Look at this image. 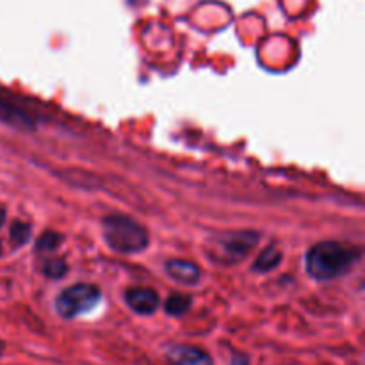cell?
<instances>
[{"label": "cell", "instance_id": "cell-10", "mask_svg": "<svg viewBox=\"0 0 365 365\" xmlns=\"http://www.w3.org/2000/svg\"><path fill=\"white\" fill-rule=\"evenodd\" d=\"M64 237L57 232L48 230L45 234L39 235V239L36 241V252L38 253H53L61 245H63Z\"/></svg>", "mask_w": 365, "mask_h": 365}, {"label": "cell", "instance_id": "cell-5", "mask_svg": "<svg viewBox=\"0 0 365 365\" xmlns=\"http://www.w3.org/2000/svg\"><path fill=\"white\" fill-rule=\"evenodd\" d=\"M125 302L127 305L134 310L135 314H141V316H150V314L155 312L159 309V296L155 291L146 287H134L128 289L125 292Z\"/></svg>", "mask_w": 365, "mask_h": 365}, {"label": "cell", "instance_id": "cell-3", "mask_svg": "<svg viewBox=\"0 0 365 365\" xmlns=\"http://www.w3.org/2000/svg\"><path fill=\"white\" fill-rule=\"evenodd\" d=\"M259 237L260 235L252 230L225 232L217 239H212V246L207 257H210L216 264L234 266L250 255V252L259 245Z\"/></svg>", "mask_w": 365, "mask_h": 365}, {"label": "cell", "instance_id": "cell-14", "mask_svg": "<svg viewBox=\"0 0 365 365\" xmlns=\"http://www.w3.org/2000/svg\"><path fill=\"white\" fill-rule=\"evenodd\" d=\"M4 221H6V209H4V207H0V227L4 225Z\"/></svg>", "mask_w": 365, "mask_h": 365}, {"label": "cell", "instance_id": "cell-4", "mask_svg": "<svg viewBox=\"0 0 365 365\" xmlns=\"http://www.w3.org/2000/svg\"><path fill=\"white\" fill-rule=\"evenodd\" d=\"M102 299V291L93 284H77L64 289L56 299V310L64 319L88 314L95 309Z\"/></svg>", "mask_w": 365, "mask_h": 365}, {"label": "cell", "instance_id": "cell-1", "mask_svg": "<svg viewBox=\"0 0 365 365\" xmlns=\"http://www.w3.org/2000/svg\"><path fill=\"white\" fill-rule=\"evenodd\" d=\"M362 257L359 246H348L337 241H323L307 252V273L317 282H330L348 273Z\"/></svg>", "mask_w": 365, "mask_h": 365}, {"label": "cell", "instance_id": "cell-2", "mask_svg": "<svg viewBox=\"0 0 365 365\" xmlns=\"http://www.w3.org/2000/svg\"><path fill=\"white\" fill-rule=\"evenodd\" d=\"M103 239L107 246L116 253L134 255L148 248V230L141 223L123 214H110L102 221Z\"/></svg>", "mask_w": 365, "mask_h": 365}, {"label": "cell", "instance_id": "cell-11", "mask_svg": "<svg viewBox=\"0 0 365 365\" xmlns=\"http://www.w3.org/2000/svg\"><path fill=\"white\" fill-rule=\"evenodd\" d=\"M192 299L191 296L187 294H173L168 298L166 302V312L170 314V316H182V314H185L189 310V307H191Z\"/></svg>", "mask_w": 365, "mask_h": 365}, {"label": "cell", "instance_id": "cell-9", "mask_svg": "<svg viewBox=\"0 0 365 365\" xmlns=\"http://www.w3.org/2000/svg\"><path fill=\"white\" fill-rule=\"evenodd\" d=\"M280 262H282V253L278 252L277 248H273V246H269V248L264 250V252L259 255V259L255 260L253 269L259 271V273H266V271L274 269Z\"/></svg>", "mask_w": 365, "mask_h": 365}, {"label": "cell", "instance_id": "cell-15", "mask_svg": "<svg viewBox=\"0 0 365 365\" xmlns=\"http://www.w3.org/2000/svg\"><path fill=\"white\" fill-rule=\"evenodd\" d=\"M4 348H6V346H4V342L0 341V356H2V353H4Z\"/></svg>", "mask_w": 365, "mask_h": 365}, {"label": "cell", "instance_id": "cell-8", "mask_svg": "<svg viewBox=\"0 0 365 365\" xmlns=\"http://www.w3.org/2000/svg\"><path fill=\"white\" fill-rule=\"evenodd\" d=\"M166 273L170 274L173 280L180 282L185 285H196L202 278V269L196 266L195 262L182 259H173L166 264Z\"/></svg>", "mask_w": 365, "mask_h": 365}, {"label": "cell", "instance_id": "cell-12", "mask_svg": "<svg viewBox=\"0 0 365 365\" xmlns=\"http://www.w3.org/2000/svg\"><path fill=\"white\" fill-rule=\"evenodd\" d=\"M11 239H13V242H16V245H25V242L31 239V234H32V228L29 223H21V221H14L13 225H11Z\"/></svg>", "mask_w": 365, "mask_h": 365}, {"label": "cell", "instance_id": "cell-13", "mask_svg": "<svg viewBox=\"0 0 365 365\" xmlns=\"http://www.w3.org/2000/svg\"><path fill=\"white\" fill-rule=\"evenodd\" d=\"M68 271L66 262L63 259H50L45 262V267H43V273L48 278H61Z\"/></svg>", "mask_w": 365, "mask_h": 365}, {"label": "cell", "instance_id": "cell-6", "mask_svg": "<svg viewBox=\"0 0 365 365\" xmlns=\"http://www.w3.org/2000/svg\"><path fill=\"white\" fill-rule=\"evenodd\" d=\"M168 359L173 365H212L209 353L196 346H175L168 351Z\"/></svg>", "mask_w": 365, "mask_h": 365}, {"label": "cell", "instance_id": "cell-7", "mask_svg": "<svg viewBox=\"0 0 365 365\" xmlns=\"http://www.w3.org/2000/svg\"><path fill=\"white\" fill-rule=\"evenodd\" d=\"M0 121L21 128H31L32 125L31 116H29L25 110H21L20 107L13 102V98H9V95L4 93L2 89H0Z\"/></svg>", "mask_w": 365, "mask_h": 365}, {"label": "cell", "instance_id": "cell-16", "mask_svg": "<svg viewBox=\"0 0 365 365\" xmlns=\"http://www.w3.org/2000/svg\"><path fill=\"white\" fill-rule=\"evenodd\" d=\"M0 253H2V246H0Z\"/></svg>", "mask_w": 365, "mask_h": 365}]
</instances>
